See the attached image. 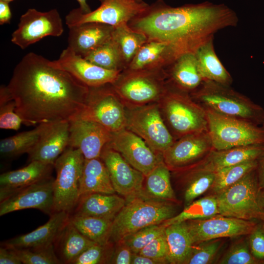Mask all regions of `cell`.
I'll use <instances>...</instances> for the list:
<instances>
[{"mask_svg":"<svg viewBox=\"0 0 264 264\" xmlns=\"http://www.w3.org/2000/svg\"><path fill=\"white\" fill-rule=\"evenodd\" d=\"M165 71L167 80L171 84L190 94L203 82L195 53L180 55L165 68Z\"/></svg>","mask_w":264,"mask_h":264,"instance_id":"obj_28","label":"cell"},{"mask_svg":"<svg viewBox=\"0 0 264 264\" xmlns=\"http://www.w3.org/2000/svg\"><path fill=\"white\" fill-rule=\"evenodd\" d=\"M137 1H138V2H141V1H143V0H135Z\"/></svg>","mask_w":264,"mask_h":264,"instance_id":"obj_59","label":"cell"},{"mask_svg":"<svg viewBox=\"0 0 264 264\" xmlns=\"http://www.w3.org/2000/svg\"><path fill=\"white\" fill-rule=\"evenodd\" d=\"M258 202L261 211L264 213V188L259 191Z\"/></svg>","mask_w":264,"mask_h":264,"instance_id":"obj_55","label":"cell"},{"mask_svg":"<svg viewBox=\"0 0 264 264\" xmlns=\"http://www.w3.org/2000/svg\"><path fill=\"white\" fill-rule=\"evenodd\" d=\"M258 261L252 255L249 244L244 241L233 245L219 261L221 264H255Z\"/></svg>","mask_w":264,"mask_h":264,"instance_id":"obj_46","label":"cell"},{"mask_svg":"<svg viewBox=\"0 0 264 264\" xmlns=\"http://www.w3.org/2000/svg\"><path fill=\"white\" fill-rule=\"evenodd\" d=\"M170 171L178 184L182 187L185 207L212 188L216 173L206 168L201 161Z\"/></svg>","mask_w":264,"mask_h":264,"instance_id":"obj_24","label":"cell"},{"mask_svg":"<svg viewBox=\"0 0 264 264\" xmlns=\"http://www.w3.org/2000/svg\"><path fill=\"white\" fill-rule=\"evenodd\" d=\"M219 215L215 196H208L195 200L185 207L179 214L166 220L162 225L166 227L188 220L207 219Z\"/></svg>","mask_w":264,"mask_h":264,"instance_id":"obj_38","label":"cell"},{"mask_svg":"<svg viewBox=\"0 0 264 264\" xmlns=\"http://www.w3.org/2000/svg\"><path fill=\"white\" fill-rule=\"evenodd\" d=\"M264 154V144L242 146L223 150H213L201 163L209 170L217 172L226 167L258 160Z\"/></svg>","mask_w":264,"mask_h":264,"instance_id":"obj_29","label":"cell"},{"mask_svg":"<svg viewBox=\"0 0 264 264\" xmlns=\"http://www.w3.org/2000/svg\"><path fill=\"white\" fill-rule=\"evenodd\" d=\"M69 122L51 123L39 141L27 154L29 162L39 161L54 165L57 159L68 147Z\"/></svg>","mask_w":264,"mask_h":264,"instance_id":"obj_21","label":"cell"},{"mask_svg":"<svg viewBox=\"0 0 264 264\" xmlns=\"http://www.w3.org/2000/svg\"><path fill=\"white\" fill-rule=\"evenodd\" d=\"M165 227L162 224H154L140 229L122 240L133 253L138 254L146 245L162 234Z\"/></svg>","mask_w":264,"mask_h":264,"instance_id":"obj_43","label":"cell"},{"mask_svg":"<svg viewBox=\"0 0 264 264\" xmlns=\"http://www.w3.org/2000/svg\"><path fill=\"white\" fill-rule=\"evenodd\" d=\"M221 245L220 240L215 239L194 245L185 264H207L211 263Z\"/></svg>","mask_w":264,"mask_h":264,"instance_id":"obj_45","label":"cell"},{"mask_svg":"<svg viewBox=\"0 0 264 264\" xmlns=\"http://www.w3.org/2000/svg\"><path fill=\"white\" fill-rule=\"evenodd\" d=\"M54 165L32 161L26 166L0 176V201L13 192L51 176Z\"/></svg>","mask_w":264,"mask_h":264,"instance_id":"obj_27","label":"cell"},{"mask_svg":"<svg viewBox=\"0 0 264 264\" xmlns=\"http://www.w3.org/2000/svg\"><path fill=\"white\" fill-rule=\"evenodd\" d=\"M70 215L65 211L54 212L44 225L28 233L5 241L1 243V245L10 248H26L54 244L69 220Z\"/></svg>","mask_w":264,"mask_h":264,"instance_id":"obj_22","label":"cell"},{"mask_svg":"<svg viewBox=\"0 0 264 264\" xmlns=\"http://www.w3.org/2000/svg\"><path fill=\"white\" fill-rule=\"evenodd\" d=\"M11 18V12L9 3L0 0V24L9 23Z\"/></svg>","mask_w":264,"mask_h":264,"instance_id":"obj_51","label":"cell"},{"mask_svg":"<svg viewBox=\"0 0 264 264\" xmlns=\"http://www.w3.org/2000/svg\"><path fill=\"white\" fill-rule=\"evenodd\" d=\"M12 249L19 257L22 264H62L56 253L54 244L38 248Z\"/></svg>","mask_w":264,"mask_h":264,"instance_id":"obj_42","label":"cell"},{"mask_svg":"<svg viewBox=\"0 0 264 264\" xmlns=\"http://www.w3.org/2000/svg\"><path fill=\"white\" fill-rule=\"evenodd\" d=\"M126 199L114 194L92 193L82 195L70 215L90 216L113 220Z\"/></svg>","mask_w":264,"mask_h":264,"instance_id":"obj_25","label":"cell"},{"mask_svg":"<svg viewBox=\"0 0 264 264\" xmlns=\"http://www.w3.org/2000/svg\"><path fill=\"white\" fill-rule=\"evenodd\" d=\"M111 38L118 47L126 68L139 49L148 41L145 34L132 29L128 24L114 27Z\"/></svg>","mask_w":264,"mask_h":264,"instance_id":"obj_37","label":"cell"},{"mask_svg":"<svg viewBox=\"0 0 264 264\" xmlns=\"http://www.w3.org/2000/svg\"><path fill=\"white\" fill-rule=\"evenodd\" d=\"M158 102L163 118L175 140L187 134L208 131L206 111L189 93L168 81L166 90Z\"/></svg>","mask_w":264,"mask_h":264,"instance_id":"obj_4","label":"cell"},{"mask_svg":"<svg viewBox=\"0 0 264 264\" xmlns=\"http://www.w3.org/2000/svg\"><path fill=\"white\" fill-rule=\"evenodd\" d=\"M214 150L208 131L193 133L175 140L163 153L162 159L170 171L197 163Z\"/></svg>","mask_w":264,"mask_h":264,"instance_id":"obj_16","label":"cell"},{"mask_svg":"<svg viewBox=\"0 0 264 264\" xmlns=\"http://www.w3.org/2000/svg\"><path fill=\"white\" fill-rule=\"evenodd\" d=\"M0 0L4 1L9 3L10 2L12 1L13 0Z\"/></svg>","mask_w":264,"mask_h":264,"instance_id":"obj_57","label":"cell"},{"mask_svg":"<svg viewBox=\"0 0 264 264\" xmlns=\"http://www.w3.org/2000/svg\"><path fill=\"white\" fill-rule=\"evenodd\" d=\"M259 192L256 169L215 194L219 215L246 220H260L264 213L258 204Z\"/></svg>","mask_w":264,"mask_h":264,"instance_id":"obj_9","label":"cell"},{"mask_svg":"<svg viewBox=\"0 0 264 264\" xmlns=\"http://www.w3.org/2000/svg\"><path fill=\"white\" fill-rule=\"evenodd\" d=\"M52 176L17 190L0 201V216L23 209H36L50 216L53 213Z\"/></svg>","mask_w":264,"mask_h":264,"instance_id":"obj_15","label":"cell"},{"mask_svg":"<svg viewBox=\"0 0 264 264\" xmlns=\"http://www.w3.org/2000/svg\"><path fill=\"white\" fill-rule=\"evenodd\" d=\"M114 243L109 242L106 244L95 243L80 255L71 264H110Z\"/></svg>","mask_w":264,"mask_h":264,"instance_id":"obj_44","label":"cell"},{"mask_svg":"<svg viewBox=\"0 0 264 264\" xmlns=\"http://www.w3.org/2000/svg\"><path fill=\"white\" fill-rule=\"evenodd\" d=\"M149 5L135 0H103L99 7L88 13H82L79 8L71 10L66 16V23L68 27L91 22L116 27L128 24Z\"/></svg>","mask_w":264,"mask_h":264,"instance_id":"obj_12","label":"cell"},{"mask_svg":"<svg viewBox=\"0 0 264 264\" xmlns=\"http://www.w3.org/2000/svg\"><path fill=\"white\" fill-rule=\"evenodd\" d=\"M118 152L133 168L147 176L163 160L138 135L125 128L112 132L107 144Z\"/></svg>","mask_w":264,"mask_h":264,"instance_id":"obj_17","label":"cell"},{"mask_svg":"<svg viewBox=\"0 0 264 264\" xmlns=\"http://www.w3.org/2000/svg\"><path fill=\"white\" fill-rule=\"evenodd\" d=\"M133 253L122 240L114 243L110 262L113 264H131Z\"/></svg>","mask_w":264,"mask_h":264,"instance_id":"obj_49","label":"cell"},{"mask_svg":"<svg viewBox=\"0 0 264 264\" xmlns=\"http://www.w3.org/2000/svg\"><path fill=\"white\" fill-rule=\"evenodd\" d=\"M235 11L224 4L204 1L177 7L157 0L149 5L128 25L148 40L171 44L181 55L195 53L218 31L238 23Z\"/></svg>","mask_w":264,"mask_h":264,"instance_id":"obj_2","label":"cell"},{"mask_svg":"<svg viewBox=\"0 0 264 264\" xmlns=\"http://www.w3.org/2000/svg\"><path fill=\"white\" fill-rule=\"evenodd\" d=\"M142 195L159 200L177 201L172 186L171 171L163 160L145 176Z\"/></svg>","mask_w":264,"mask_h":264,"instance_id":"obj_33","label":"cell"},{"mask_svg":"<svg viewBox=\"0 0 264 264\" xmlns=\"http://www.w3.org/2000/svg\"><path fill=\"white\" fill-rule=\"evenodd\" d=\"M131 264H163L157 260L139 254L133 253Z\"/></svg>","mask_w":264,"mask_h":264,"instance_id":"obj_52","label":"cell"},{"mask_svg":"<svg viewBox=\"0 0 264 264\" xmlns=\"http://www.w3.org/2000/svg\"><path fill=\"white\" fill-rule=\"evenodd\" d=\"M78 2L80 7L79 9L83 13H88L91 11L89 5L87 4L86 0H77ZM102 2L103 0H99Z\"/></svg>","mask_w":264,"mask_h":264,"instance_id":"obj_54","label":"cell"},{"mask_svg":"<svg viewBox=\"0 0 264 264\" xmlns=\"http://www.w3.org/2000/svg\"><path fill=\"white\" fill-rule=\"evenodd\" d=\"M190 95L205 110L259 126L263 122L264 109L230 86L203 81Z\"/></svg>","mask_w":264,"mask_h":264,"instance_id":"obj_3","label":"cell"},{"mask_svg":"<svg viewBox=\"0 0 264 264\" xmlns=\"http://www.w3.org/2000/svg\"><path fill=\"white\" fill-rule=\"evenodd\" d=\"M211 38L195 52L199 71L203 81H210L230 86L232 78L217 56Z\"/></svg>","mask_w":264,"mask_h":264,"instance_id":"obj_30","label":"cell"},{"mask_svg":"<svg viewBox=\"0 0 264 264\" xmlns=\"http://www.w3.org/2000/svg\"><path fill=\"white\" fill-rule=\"evenodd\" d=\"M63 32L62 19L57 9L41 12L30 8L21 16L11 41L24 49L44 37H59Z\"/></svg>","mask_w":264,"mask_h":264,"instance_id":"obj_13","label":"cell"},{"mask_svg":"<svg viewBox=\"0 0 264 264\" xmlns=\"http://www.w3.org/2000/svg\"><path fill=\"white\" fill-rule=\"evenodd\" d=\"M24 125H35L77 117L89 87L51 61L34 52L23 57L6 86Z\"/></svg>","mask_w":264,"mask_h":264,"instance_id":"obj_1","label":"cell"},{"mask_svg":"<svg viewBox=\"0 0 264 264\" xmlns=\"http://www.w3.org/2000/svg\"><path fill=\"white\" fill-rule=\"evenodd\" d=\"M256 173L260 191L264 188V154L258 160Z\"/></svg>","mask_w":264,"mask_h":264,"instance_id":"obj_53","label":"cell"},{"mask_svg":"<svg viewBox=\"0 0 264 264\" xmlns=\"http://www.w3.org/2000/svg\"><path fill=\"white\" fill-rule=\"evenodd\" d=\"M49 124L41 123L33 130L1 139L0 141L1 155L12 158L24 153L28 154L37 144Z\"/></svg>","mask_w":264,"mask_h":264,"instance_id":"obj_35","label":"cell"},{"mask_svg":"<svg viewBox=\"0 0 264 264\" xmlns=\"http://www.w3.org/2000/svg\"><path fill=\"white\" fill-rule=\"evenodd\" d=\"M85 160L79 149L68 147L56 160L53 213L65 211L71 215L75 208L80 197V182Z\"/></svg>","mask_w":264,"mask_h":264,"instance_id":"obj_7","label":"cell"},{"mask_svg":"<svg viewBox=\"0 0 264 264\" xmlns=\"http://www.w3.org/2000/svg\"><path fill=\"white\" fill-rule=\"evenodd\" d=\"M16 103L6 86L0 88V128L18 131L24 120L16 112Z\"/></svg>","mask_w":264,"mask_h":264,"instance_id":"obj_41","label":"cell"},{"mask_svg":"<svg viewBox=\"0 0 264 264\" xmlns=\"http://www.w3.org/2000/svg\"><path fill=\"white\" fill-rule=\"evenodd\" d=\"M214 150L264 144V129L253 123L206 110Z\"/></svg>","mask_w":264,"mask_h":264,"instance_id":"obj_8","label":"cell"},{"mask_svg":"<svg viewBox=\"0 0 264 264\" xmlns=\"http://www.w3.org/2000/svg\"><path fill=\"white\" fill-rule=\"evenodd\" d=\"M126 112V128L142 138L157 155L162 156L175 139L163 118L159 104L131 106Z\"/></svg>","mask_w":264,"mask_h":264,"instance_id":"obj_10","label":"cell"},{"mask_svg":"<svg viewBox=\"0 0 264 264\" xmlns=\"http://www.w3.org/2000/svg\"><path fill=\"white\" fill-rule=\"evenodd\" d=\"M0 264H21L22 262L13 249L0 245Z\"/></svg>","mask_w":264,"mask_h":264,"instance_id":"obj_50","label":"cell"},{"mask_svg":"<svg viewBox=\"0 0 264 264\" xmlns=\"http://www.w3.org/2000/svg\"><path fill=\"white\" fill-rule=\"evenodd\" d=\"M249 246L253 256L258 261H264V231L260 224L249 234Z\"/></svg>","mask_w":264,"mask_h":264,"instance_id":"obj_48","label":"cell"},{"mask_svg":"<svg viewBox=\"0 0 264 264\" xmlns=\"http://www.w3.org/2000/svg\"><path fill=\"white\" fill-rule=\"evenodd\" d=\"M168 249V262L185 264L194 247L185 221L170 224L164 230Z\"/></svg>","mask_w":264,"mask_h":264,"instance_id":"obj_34","label":"cell"},{"mask_svg":"<svg viewBox=\"0 0 264 264\" xmlns=\"http://www.w3.org/2000/svg\"><path fill=\"white\" fill-rule=\"evenodd\" d=\"M180 56L170 44L148 40L126 68L132 70L165 69Z\"/></svg>","mask_w":264,"mask_h":264,"instance_id":"obj_26","label":"cell"},{"mask_svg":"<svg viewBox=\"0 0 264 264\" xmlns=\"http://www.w3.org/2000/svg\"><path fill=\"white\" fill-rule=\"evenodd\" d=\"M52 65L73 75L88 87L112 84L120 71L106 69L95 65L75 53L67 47L59 58L51 61Z\"/></svg>","mask_w":264,"mask_h":264,"instance_id":"obj_20","label":"cell"},{"mask_svg":"<svg viewBox=\"0 0 264 264\" xmlns=\"http://www.w3.org/2000/svg\"><path fill=\"white\" fill-rule=\"evenodd\" d=\"M174 203L144 195L127 199L112 221L110 242L115 243L144 227L163 223L176 215Z\"/></svg>","mask_w":264,"mask_h":264,"instance_id":"obj_5","label":"cell"},{"mask_svg":"<svg viewBox=\"0 0 264 264\" xmlns=\"http://www.w3.org/2000/svg\"><path fill=\"white\" fill-rule=\"evenodd\" d=\"M141 255L169 264L168 249L165 232L143 247L139 252Z\"/></svg>","mask_w":264,"mask_h":264,"instance_id":"obj_47","label":"cell"},{"mask_svg":"<svg viewBox=\"0 0 264 264\" xmlns=\"http://www.w3.org/2000/svg\"><path fill=\"white\" fill-rule=\"evenodd\" d=\"M69 29L67 47L85 57L110 39L114 27L99 22H87Z\"/></svg>","mask_w":264,"mask_h":264,"instance_id":"obj_23","label":"cell"},{"mask_svg":"<svg viewBox=\"0 0 264 264\" xmlns=\"http://www.w3.org/2000/svg\"><path fill=\"white\" fill-rule=\"evenodd\" d=\"M116 193L126 200L143 194L145 176L131 165L117 151L107 145L100 156Z\"/></svg>","mask_w":264,"mask_h":264,"instance_id":"obj_18","label":"cell"},{"mask_svg":"<svg viewBox=\"0 0 264 264\" xmlns=\"http://www.w3.org/2000/svg\"><path fill=\"white\" fill-rule=\"evenodd\" d=\"M167 83L165 69L125 68L111 85L124 103L137 106L158 101Z\"/></svg>","mask_w":264,"mask_h":264,"instance_id":"obj_6","label":"cell"},{"mask_svg":"<svg viewBox=\"0 0 264 264\" xmlns=\"http://www.w3.org/2000/svg\"><path fill=\"white\" fill-rule=\"evenodd\" d=\"M258 160L248 161L238 164L223 168L216 173V177L212 187L217 194L234 184L246 174L255 170Z\"/></svg>","mask_w":264,"mask_h":264,"instance_id":"obj_40","label":"cell"},{"mask_svg":"<svg viewBox=\"0 0 264 264\" xmlns=\"http://www.w3.org/2000/svg\"><path fill=\"white\" fill-rule=\"evenodd\" d=\"M69 220L81 233L93 242L101 245L110 242L113 220L79 215H70Z\"/></svg>","mask_w":264,"mask_h":264,"instance_id":"obj_36","label":"cell"},{"mask_svg":"<svg viewBox=\"0 0 264 264\" xmlns=\"http://www.w3.org/2000/svg\"><path fill=\"white\" fill-rule=\"evenodd\" d=\"M69 122L68 147L79 149L86 159L100 157L112 132L96 122L78 116Z\"/></svg>","mask_w":264,"mask_h":264,"instance_id":"obj_19","label":"cell"},{"mask_svg":"<svg viewBox=\"0 0 264 264\" xmlns=\"http://www.w3.org/2000/svg\"><path fill=\"white\" fill-rule=\"evenodd\" d=\"M261 126L264 129V119Z\"/></svg>","mask_w":264,"mask_h":264,"instance_id":"obj_58","label":"cell"},{"mask_svg":"<svg viewBox=\"0 0 264 264\" xmlns=\"http://www.w3.org/2000/svg\"><path fill=\"white\" fill-rule=\"evenodd\" d=\"M95 243L81 233L69 220L54 245L62 264H71L84 251Z\"/></svg>","mask_w":264,"mask_h":264,"instance_id":"obj_32","label":"cell"},{"mask_svg":"<svg viewBox=\"0 0 264 264\" xmlns=\"http://www.w3.org/2000/svg\"><path fill=\"white\" fill-rule=\"evenodd\" d=\"M123 104L111 84L89 87L84 107L77 116L96 122L115 132L126 128Z\"/></svg>","mask_w":264,"mask_h":264,"instance_id":"obj_11","label":"cell"},{"mask_svg":"<svg viewBox=\"0 0 264 264\" xmlns=\"http://www.w3.org/2000/svg\"><path fill=\"white\" fill-rule=\"evenodd\" d=\"M84 58L106 69L121 71L126 68L121 55L111 37Z\"/></svg>","mask_w":264,"mask_h":264,"instance_id":"obj_39","label":"cell"},{"mask_svg":"<svg viewBox=\"0 0 264 264\" xmlns=\"http://www.w3.org/2000/svg\"><path fill=\"white\" fill-rule=\"evenodd\" d=\"M260 220H261V221H262V223L260 225H261L262 229L264 231V214L263 216V217L261 218Z\"/></svg>","mask_w":264,"mask_h":264,"instance_id":"obj_56","label":"cell"},{"mask_svg":"<svg viewBox=\"0 0 264 264\" xmlns=\"http://www.w3.org/2000/svg\"><path fill=\"white\" fill-rule=\"evenodd\" d=\"M185 222L194 245L212 240L249 235L257 225L251 220L220 215Z\"/></svg>","mask_w":264,"mask_h":264,"instance_id":"obj_14","label":"cell"},{"mask_svg":"<svg viewBox=\"0 0 264 264\" xmlns=\"http://www.w3.org/2000/svg\"><path fill=\"white\" fill-rule=\"evenodd\" d=\"M80 196L99 193L114 194L109 171L100 157L85 160L80 182Z\"/></svg>","mask_w":264,"mask_h":264,"instance_id":"obj_31","label":"cell"}]
</instances>
